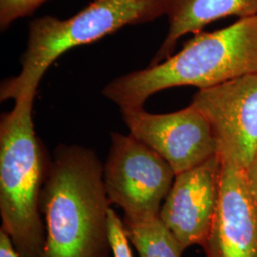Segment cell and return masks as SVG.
Returning a JSON list of instances; mask_svg holds the SVG:
<instances>
[{"label": "cell", "mask_w": 257, "mask_h": 257, "mask_svg": "<svg viewBox=\"0 0 257 257\" xmlns=\"http://www.w3.org/2000/svg\"><path fill=\"white\" fill-rule=\"evenodd\" d=\"M220 162L217 208L202 248L207 257H257V207L245 169L227 159Z\"/></svg>", "instance_id": "9"}, {"label": "cell", "mask_w": 257, "mask_h": 257, "mask_svg": "<svg viewBox=\"0 0 257 257\" xmlns=\"http://www.w3.org/2000/svg\"><path fill=\"white\" fill-rule=\"evenodd\" d=\"M0 257H20L9 235L0 229Z\"/></svg>", "instance_id": "15"}, {"label": "cell", "mask_w": 257, "mask_h": 257, "mask_svg": "<svg viewBox=\"0 0 257 257\" xmlns=\"http://www.w3.org/2000/svg\"><path fill=\"white\" fill-rule=\"evenodd\" d=\"M48 0H0V29L5 31L17 19L29 17Z\"/></svg>", "instance_id": "13"}, {"label": "cell", "mask_w": 257, "mask_h": 257, "mask_svg": "<svg viewBox=\"0 0 257 257\" xmlns=\"http://www.w3.org/2000/svg\"><path fill=\"white\" fill-rule=\"evenodd\" d=\"M220 169L217 155L177 174L161 206L159 219L183 250L203 247L209 237L218 202Z\"/></svg>", "instance_id": "8"}, {"label": "cell", "mask_w": 257, "mask_h": 257, "mask_svg": "<svg viewBox=\"0 0 257 257\" xmlns=\"http://www.w3.org/2000/svg\"><path fill=\"white\" fill-rule=\"evenodd\" d=\"M125 224L128 238L139 257H181L183 248L161 220Z\"/></svg>", "instance_id": "11"}, {"label": "cell", "mask_w": 257, "mask_h": 257, "mask_svg": "<svg viewBox=\"0 0 257 257\" xmlns=\"http://www.w3.org/2000/svg\"><path fill=\"white\" fill-rule=\"evenodd\" d=\"M165 13V0H93L69 19L45 16L32 20L21 70L1 85V101L36 96L47 70L74 47L95 42L128 25L154 21Z\"/></svg>", "instance_id": "4"}, {"label": "cell", "mask_w": 257, "mask_h": 257, "mask_svg": "<svg viewBox=\"0 0 257 257\" xmlns=\"http://www.w3.org/2000/svg\"><path fill=\"white\" fill-rule=\"evenodd\" d=\"M175 175L162 156L131 134L110 135L103 180L110 205L124 212V223L141 224L158 218Z\"/></svg>", "instance_id": "5"}, {"label": "cell", "mask_w": 257, "mask_h": 257, "mask_svg": "<svg viewBox=\"0 0 257 257\" xmlns=\"http://www.w3.org/2000/svg\"><path fill=\"white\" fill-rule=\"evenodd\" d=\"M34 100L15 101L0 121V229L20 257H40L45 241L39 198L51 157L35 131Z\"/></svg>", "instance_id": "3"}, {"label": "cell", "mask_w": 257, "mask_h": 257, "mask_svg": "<svg viewBox=\"0 0 257 257\" xmlns=\"http://www.w3.org/2000/svg\"><path fill=\"white\" fill-rule=\"evenodd\" d=\"M191 104L209 120L218 156L246 169L257 152V74L200 89Z\"/></svg>", "instance_id": "7"}, {"label": "cell", "mask_w": 257, "mask_h": 257, "mask_svg": "<svg viewBox=\"0 0 257 257\" xmlns=\"http://www.w3.org/2000/svg\"><path fill=\"white\" fill-rule=\"evenodd\" d=\"M169 30L150 65L170 57L177 41L188 34H198L211 22L228 18L257 15V0H165Z\"/></svg>", "instance_id": "10"}, {"label": "cell", "mask_w": 257, "mask_h": 257, "mask_svg": "<svg viewBox=\"0 0 257 257\" xmlns=\"http://www.w3.org/2000/svg\"><path fill=\"white\" fill-rule=\"evenodd\" d=\"M110 203L103 164L89 148H55L39 198L45 229L40 257H111Z\"/></svg>", "instance_id": "1"}, {"label": "cell", "mask_w": 257, "mask_h": 257, "mask_svg": "<svg viewBox=\"0 0 257 257\" xmlns=\"http://www.w3.org/2000/svg\"><path fill=\"white\" fill-rule=\"evenodd\" d=\"M250 74H257V15L195 34L177 54L113 79L102 93L120 110L139 109L152 95L170 88L200 90Z\"/></svg>", "instance_id": "2"}, {"label": "cell", "mask_w": 257, "mask_h": 257, "mask_svg": "<svg viewBox=\"0 0 257 257\" xmlns=\"http://www.w3.org/2000/svg\"><path fill=\"white\" fill-rule=\"evenodd\" d=\"M121 113L130 134L162 156L175 175L217 156L211 124L192 104L163 114L150 113L143 108L124 109Z\"/></svg>", "instance_id": "6"}, {"label": "cell", "mask_w": 257, "mask_h": 257, "mask_svg": "<svg viewBox=\"0 0 257 257\" xmlns=\"http://www.w3.org/2000/svg\"><path fill=\"white\" fill-rule=\"evenodd\" d=\"M108 236L112 257H134L124 220L112 208L108 212Z\"/></svg>", "instance_id": "12"}, {"label": "cell", "mask_w": 257, "mask_h": 257, "mask_svg": "<svg viewBox=\"0 0 257 257\" xmlns=\"http://www.w3.org/2000/svg\"><path fill=\"white\" fill-rule=\"evenodd\" d=\"M248 190L257 207V152L249 165L245 169Z\"/></svg>", "instance_id": "14"}]
</instances>
